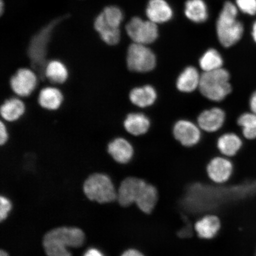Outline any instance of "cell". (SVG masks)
Listing matches in <instances>:
<instances>
[{
  "instance_id": "cell-12",
  "label": "cell",
  "mask_w": 256,
  "mask_h": 256,
  "mask_svg": "<svg viewBox=\"0 0 256 256\" xmlns=\"http://www.w3.org/2000/svg\"><path fill=\"white\" fill-rule=\"evenodd\" d=\"M222 228V220L216 214L208 213L194 222V230L198 238L204 240L215 238Z\"/></svg>"
},
{
  "instance_id": "cell-22",
  "label": "cell",
  "mask_w": 256,
  "mask_h": 256,
  "mask_svg": "<svg viewBox=\"0 0 256 256\" xmlns=\"http://www.w3.org/2000/svg\"><path fill=\"white\" fill-rule=\"evenodd\" d=\"M124 126L128 133L134 136H139L148 130L150 122L145 114L132 113L127 115Z\"/></svg>"
},
{
  "instance_id": "cell-31",
  "label": "cell",
  "mask_w": 256,
  "mask_h": 256,
  "mask_svg": "<svg viewBox=\"0 0 256 256\" xmlns=\"http://www.w3.org/2000/svg\"><path fill=\"white\" fill-rule=\"evenodd\" d=\"M120 256H146L144 252L136 248H130L124 250Z\"/></svg>"
},
{
  "instance_id": "cell-26",
  "label": "cell",
  "mask_w": 256,
  "mask_h": 256,
  "mask_svg": "<svg viewBox=\"0 0 256 256\" xmlns=\"http://www.w3.org/2000/svg\"><path fill=\"white\" fill-rule=\"evenodd\" d=\"M200 64L204 72H212L222 68L223 60L216 50L210 49L202 56Z\"/></svg>"
},
{
  "instance_id": "cell-25",
  "label": "cell",
  "mask_w": 256,
  "mask_h": 256,
  "mask_svg": "<svg viewBox=\"0 0 256 256\" xmlns=\"http://www.w3.org/2000/svg\"><path fill=\"white\" fill-rule=\"evenodd\" d=\"M218 148L226 156H235L242 148V142L240 138L235 134H224L218 140Z\"/></svg>"
},
{
  "instance_id": "cell-9",
  "label": "cell",
  "mask_w": 256,
  "mask_h": 256,
  "mask_svg": "<svg viewBox=\"0 0 256 256\" xmlns=\"http://www.w3.org/2000/svg\"><path fill=\"white\" fill-rule=\"evenodd\" d=\"M38 83L37 74L28 68L18 69L10 80L12 91L22 98L30 96L37 88Z\"/></svg>"
},
{
  "instance_id": "cell-10",
  "label": "cell",
  "mask_w": 256,
  "mask_h": 256,
  "mask_svg": "<svg viewBox=\"0 0 256 256\" xmlns=\"http://www.w3.org/2000/svg\"><path fill=\"white\" fill-rule=\"evenodd\" d=\"M234 166L231 160L222 156H216L210 160L206 167L208 179L214 184L222 185L232 178Z\"/></svg>"
},
{
  "instance_id": "cell-24",
  "label": "cell",
  "mask_w": 256,
  "mask_h": 256,
  "mask_svg": "<svg viewBox=\"0 0 256 256\" xmlns=\"http://www.w3.org/2000/svg\"><path fill=\"white\" fill-rule=\"evenodd\" d=\"M200 76L198 70L193 66H188L179 76L177 81L178 90L190 92L199 87Z\"/></svg>"
},
{
  "instance_id": "cell-8",
  "label": "cell",
  "mask_w": 256,
  "mask_h": 256,
  "mask_svg": "<svg viewBox=\"0 0 256 256\" xmlns=\"http://www.w3.org/2000/svg\"><path fill=\"white\" fill-rule=\"evenodd\" d=\"M126 34L134 43L151 44L158 37V24L150 20H144L140 17H134L126 25Z\"/></svg>"
},
{
  "instance_id": "cell-36",
  "label": "cell",
  "mask_w": 256,
  "mask_h": 256,
  "mask_svg": "<svg viewBox=\"0 0 256 256\" xmlns=\"http://www.w3.org/2000/svg\"><path fill=\"white\" fill-rule=\"evenodd\" d=\"M4 2H3L2 0H1V12L2 14L3 11H4Z\"/></svg>"
},
{
  "instance_id": "cell-15",
  "label": "cell",
  "mask_w": 256,
  "mask_h": 256,
  "mask_svg": "<svg viewBox=\"0 0 256 256\" xmlns=\"http://www.w3.org/2000/svg\"><path fill=\"white\" fill-rule=\"evenodd\" d=\"M146 14L148 20L158 24L170 20L174 16V10L166 0H149Z\"/></svg>"
},
{
  "instance_id": "cell-3",
  "label": "cell",
  "mask_w": 256,
  "mask_h": 256,
  "mask_svg": "<svg viewBox=\"0 0 256 256\" xmlns=\"http://www.w3.org/2000/svg\"><path fill=\"white\" fill-rule=\"evenodd\" d=\"M238 9L231 2L224 3L217 19L216 30L220 44L226 48L234 46L242 39L244 27L238 20Z\"/></svg>"
},
{
  "instance_id": "cell-32",
  "label": "cell",
  "mask_w": 256,
  "mask_h": 256,
  "mask_svg": "<svg viewBox=\"0 0 256 256\" xmlns=\"http://www.w3.org/2000/svg\"><path fill=\"white\" fill-rule=\"evenodd\" d=\"M83 256H104V255L98 248H90L84 252Z\"/></svg>"
},
{
  "instance_id": "cell-37",
  "label": "cell",
  "mask_w": 256,
  "mask_h": 256,
  "mask_svg": "<svg viewBox=\"0 0 256 256\" xmlns=\"http://www.w3.org/2000/svg\"><path fill=\"white\" fill-rule=\"evenodd\" d=\"M255 256H256V250H255Z\"/></svg>"
},
{
  "instance_id": "cell-34",
  "label": "cell",
  "mask_w": 256,
  "mask_h": 256,
  "mask_svg": "<svg viewBox=\"0 0 256 256\" xmlns=\"http://www.w3.org/2000/svg\"><path fill=\"white\" fill-rule=\"evenodd\" d=\"M252 39H254L256 43V21L254 24V25H252Z\"/></svg>"
},
{
  "instance_id": "cell-23",
  "label": "cell",
  "mask_w": 256,
  "mask_h": 256,
  "mask_svg": "<svg viewBox=\"0 0 256 256\" xmlns=\"http://www.w3.org/2000/svg\"><path fill=\"white\" fill-rule=\"evenodd\" d=\"M156 98V90L151 86L134 88L130 94V101L140 108L150 106L154 103Z\"/></svg>"
},
{
  "instance_id": "cell-2",
  "label": "cell",
  "mask_w": 256,
  "mask_h": 256,
  "mask_svg": "<svg viewBox=\"0 0 256 256\" xmlns=\"http://www.w3.org/2000/svg\"><path fill=\"white\" fill-rule=\"evenodd\" d=\"M67 18L62 16L50 21L32 37L28 44V54L33 68L39 74L40 78L44 80V70L47 63L48 48L56 28Z\"/></svg>"
},
{
  "instance_id": "cell-19",
  "label": "cell",
  "mask_w": 256,
  "mask_h": 256,
  "mask_svg": "<svg viewBox=\"0 0 256 256\" xmlns=\"http://www.w3.org/2000/svg\"><path fill=\"white\" fill-rule=\"evenodd\" d=\"M26 112V105L20 98H12L6 100L0 108L2 120L14 122L20 119Z\"/></svg>"
},
{
  "instance_id": "cell-30",
  "label": "cell",
  "mask_w": 256,
  "mask_h": 256,
  "mask_svg": "<svg viewBox=\"0 0 256 256\" xmlns=\"http://www.w3.org/2000/svg\"><path fill=\"white\" fill-rule=\"evenodd\" d=\"M9 134L7 126L2 120L0 122V145L4 146L8 142Z\"/></svg>"
},
{
  "instance_id": "cell-4",
  "label": "cell",
  "mask_w": 256,
  "mask_h": 256,
  "mask_svg": "<svg viewBox=\"0 0 256 256\" xmlns=\"http://www.w3.org/2000/svg\"><path fill=\"white\" fill-rule=\"evenodd\" d=\"M123 20V12L116 6H107L96 17L94 23L95 30L108 46H114L120 43V26Z\"/></svg>"
},
{
  "instance_id": "cell-14",
  "label": "cell",
  "mask_w": 256,
  "mask_h": 256,
  "mask_svg": "<svg viewBox=\"0 0 256 256\" xmlns=\"http://www.w3.org/2000/svg\"><path fill=\"white\" fill-rule=\"evenodd\" d=\"M174 134L175 138L185 146L196 145L200 139L199 128L188 120L178 122L174 126Z\"/></svg>"
},
{
  "instance_id": "cell-6",
  "label": "cell",
  "mask_w": 256,
  "mask_h": 256,
  "mask_svg": "<svg viewBox=\"0 0 256 256\" xmlns=\"http://www.w3.org/2000/svg\"><path fill=\"white\" fill-rule=\"evenodd\" d=\"M82 190L89 200L98 204L112 203L117 200V190L106 174L96 172L89 176L83 184Z\"/></svg>"
},
{
  "instance_id": "cell-29",
  "label": "cell",
  "mask_w": 256,
  "mask_h": 256,
  "mask_svg": "<svg viewBox=\"0 0 256 256\" xmlns=\"http://www.w3.org/2000/svg\"><path fill=\"white\" fill-rule=\"evenodd\" d=\"M12 210V204L8 198L2 196L0 197V220L7 219L8 214Z\"/></svg>"
},
{
  "instance_id": "cell-27",
  "label": "cell",
  "mask_w": 256,
  "mask_h": 256,
  "mask_svg": "<svg viewBox=\"0 0 256 256\" xmlns=\"http://www.w3.org/2000/svg\"><path fill=\"white\" fill-rule=\"evenodd\" d=\"M238 124L242 128L246 138L256 139V114L252 112L242 114L238 118Z\"/></svg>"
},
{
  "instance_id": "cell-18",
  "label": "cell",
  "mask_w": 256,
  "mask_h": 256,
  "mask_svg": "<svg viewBox=\"0 0 256 256\" xmlns=\"http://www.w3.org/2000/svg\"><path fill=\"white\" fill-rule=\"evenodd\" d=\"M226 119L224 112L220 108L204 110L198 118V124L207 132H215L223 126Z\"/></svg>"
},
{
  "instance_id": "cell-33",
  "label": "cell",
  "mask_w": 256,
  "mask_h": 256,
  "mask_svg": "<svg viewBox=\"0 0 256 256\" xmlns=\"http://www.w3.org/2000/svg\"><path fill=\"white\" fill-rule=\"evenodd\" d=\"M250 107L252 113L256 114V91L252 94L250 100Z\"/></svg>"
},
{
  "instance_id": "cell-28",
  "label": "cell",
  "mask_w": 256,
  "mask_h": 256,
  "mask_svg": "<svg viewBox=\"0 0 256 256\" xmlns=\"http://www.w3.org/2000/svg\"><path fill=\"white\" fill-rule=\"evenodd\" d=\"M236 5L243 14L250 16L256 14V0H236Z\"/></svg>"
},
{
  "instance_id": "cell-11",
  "label": "cell",
  "mask_w": 256,
  "mask_h": 256,
  "mask_svg": "<svg viewBox=\"0 0 256 256\" xmlns=\"http://www.w3.org/2000/svg\"><path fill=\"white\" fill-rule=\"evenodd\" d=\"M146 180L138 176H128L120 182L117 190V200L123 208L130 207L136 204L140 192Z\"/></svg>"
},
{
  "instance_id": "cell-20",
  "label": "cell",
  "mask_w": 256,
  "mask_h": 256,
  "mask_svg": "<svg viewBox=\"0 0 256 256\" xmlns=\"http://www.w3.org/2000/svg\"><path fill=\"white\" fill-rule=\"evenodd\" d=\"M69 78V71L66 64L58 60L48 62L44 70V78L55 84H63Z\"/></svg>"
},
{
  "instance_id": "cell-35",
  "label": "cell",
  "mask_w": 256,
  "mask_h": 256,
  "mask_svg": "<svg viewBox=\"0 0 256 256\" xmlns=\"http://www.w3.org/2000/svg\"><path fill=\"white\" fill-rule=\"evenodd\" d=\"M0 256H9V254L8 252L4 250H0Z\"/></svg>"
},
{
  "instance_id": "cell-13",
  "label": "cell",
  "mask_w": 256,
  "mask_h": 256,
  "mask_svg": "<svg viewBox=\"0 0 256 256\" xmlns=\"http://www.w3.org/2000/svg\"><path fill=\"white\" fill-rule=\"evenodd\" d=\"M160 200V192L155 184L146 182L140 190L136 202L137 209L146 215L152 214Z\"/></svg>"
},
{
  "instance_id": "cell-7",
  "label": "cell",
  "mask_w": 256,
  "mask_h": 256,
  "mask_svg": "<svg viewBox=\"0 0 256 256\" xmlns=\"http://www.w3.org/2000/svg\"><path fill=\"white\" fill-rule=\"evenodd\" d=\"M126 64L131 72H146L152 71L156 65V58L145 44L134 43L128 47Z\"/></svg>"
},
{
  "instance_id": "cell-5",
  "label": "cell",
  "mask_w": 256,
  "mask_h": 256,
  "mask_svg": "<svg viewBox=\"0 0 256 256\" xmlns=\"http://www.w3.org/2000/svg\"><path fill=\"white\" fill-rule=\"evenodd\" d=\"M230 74L222 68L204 72L200 76V89L201 94L210 100H224L232 92Z\"/></svg>"
},
{
  "instance_id": "cell-17",
  "label": "cell",
  "mask_w": 256,
  "mask_h": 256,
  "mask_svg": "<svg viewBox=\"0 0 256 256\" xmlns=\"http://www.w3.org/2000/svg\"><path fill=\"white\" fill-rule=\"evenodd\" d=\"M64 100V95L59 88L47 86L41 90L38 96L40 106L50 111H56L62 107Z\"/></svg>"
},
{
  "instance_id": "cell-1",
  "label": "cell",
  "mask_w": 256,
  "mask_h": 256,
  "mask_svg": "<svg viewBox=\"0 0 256 256\" xmlns=\"http://www.w3.org/2000/svg\"><path fill=\"white\" fill-rule=\"evenodd\" d=\"M85 239L84 232L78 227H58L44 234V251L47 256H72L68 248L82 247Z\"/></svg>"
},
{
  "instance_id": "cell-16",
  "label": "cell",
  "mask_w": 256,
  "mask_h": 256,
  "mask_svg": "<svg viewBox=\"0 0 256 256\" xmlns=\"http://www.w3.org/2000/svg\"><path fill=\"white\" fill-rule=\"evenodd\" d=\"M107 151L116 162L120 164H126L132 159L134 150L131 144L123 138H116L108 144Z\"/></svg>"
},
{
  "instance_id": "cell-21",
  "label": "cell",
  "mask_w": 256,
  "mask_h": 256,
  "mask_svg": "<svg viewBox=\"0 0 256 256\" xmlns=\"http://www.w3.org/2000/svg\"><path fill=\"white\" fill-rule=\"evenodd\" d=\"M184 14L194 24H202L208 20L209 12L204 0H187L184 4Z\"/></svg>"
}]
</instances>
